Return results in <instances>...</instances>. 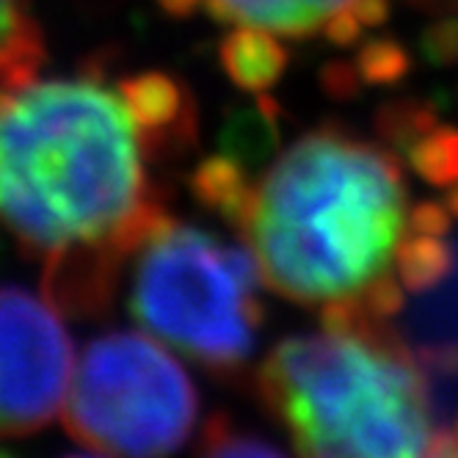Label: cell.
<instances>
[{"mask_svg": "<svg viewBox=\"0 0 458 458\" xmlns=\"http://www.w3.org/2000/svg\"><path fill=\"white\" fill-rule=\"evenodd\" d=\"M196 414L193 381L147 332L94 337L61 409L67 434L108 458H169L188 442Z\"/></svg>", "mask_w": 458, "mask_h": 458, "instance_id": "5b68a950", "label": "cell"}, {"mask_svg": "<svg viewBox=\"0 0 458 458\" xmlns=\"http://www.w3.org/2000/svg\"><path fill=\"white\" fill-rule=\"evenodd\" d=\"M75 458H86V455H75Z\"/></svg>", "mask_w": 458, "mask_h": 458, "instance_id": "7c38bea8", "label": "cell"}, {"mask_svg": "<svg viewBox=\"0 0 458 458\" xmlns=\"http://www.w3.org/2000/svg\"><path fill=\"white\" fill-rule=\"evenodd\" d=\"M193 127L174 78L34 75L0 91V229L67 315L100 312L166 216L155 172Z\"/></svg>", "mask_w": 458, "mask_h": 458, "instance_id": "6da1fadb", "label": "cell"}, {"mask_svg": "<svg viewBox=\"0 0 458 458\" xmlns=\"http://www.w3.org/2000/svg\"><path fill=\"white\" fill-rule=\"evenodd\" d=\"M453 4H458V0H453Z\"/></svg>", "mask_w": 458, "mask_h": 458, "instance_id": "4fadbf2b", "label": "cell"}, {"mask_svg": "<svg viewBox=\"0 0 458 458\" xmlns=\"http://www.w3.org/2000/svg\"><path fill=\"white\" fill-rule=\"evenodd\" d=\"M130 266V312L147 335L216 376L249 362L263 323V276L241 241L226 243L166 213Z\"/></svg>", "mask_w": 458, "mask_h": 458, "instance_id": "277c9868", "label": "cell"}, {"mask_svg": "<svg viewBox=\"0 0 458 458\" xmlns=\"http://www.w3.org/2000/svg\"><path fill=\"white\" fill-rule=\"evenodd\" d=\"M196 458H287L276 445L254 431L241 428L224 414L210 417L205 425Z\"/></svg>", "mask_w": 458, "mask_h": 458, "instance_id": "30bf717a", "label": "cell"}, {"mask_svg": "<svg viewBox=\"0 0 458 458\" xmlns=\"http://www.w3.org/2000/svg\"><path fill=\"white\" fill-rule=\"evenodd\" d=\"M224 64L246 89L268 86L274 78H279L284 67V50L279 39L263 37V34H246V30H233L224 45Z\"/></svg>", "mask_w": 458, "mask_h": 458, "instance_id": "9c48e42d", "label": "cell"}, {"mask_svg": "<svg viewBox=\"0 0 458 458\" xmlns=\"http://www.w3.org/2000/svg\"><path fill=\"white\" fill-rule=\"evenodd\" d=\"M422 458H458V417L450 422V428L434 437L431 447L422 453Z\"/></svg>", "mask_w": 458, "mask_h": 458, "instance_id": "8fae6325", "label": "cell"}, {"mask_svg": "<svg viewBox=\"0 0 458 458\" xmlns=\"http://www.w3.org/2000/svg\"><path fill=\"white\" fill-rule=\"evenodd\" d=\"M61 310L17 284H0V437L37 434L61 414L75 348Z\"/></svg>", "mask_w": 458, "mask_h": 458, "instance_id": "8992f818", "label": "cell"}, {"mask_svg": "<svg viewBox=\"0 0 458 458\" xmlns=\"http://www.w3.org/2000/svg\"><path fill=\"white\" fill-rule=\"evenodd\" d=\"M45 42L30 0H0V91L39 75Z\"/></svg>", "mask_w": 458, "mask_h": 458, "instance_id": "ba28073f", "label": "cell"}, {"mask_svg": "<svg viewBox=\"0 0 458 458\" xmlns=\"http://www.w3.org/2000/svg\"><path fill=\"white\" fill-rule=\"evenodd\" d=\"M257 389L299 458H422L434 442L428 368L389 320H320L284 337Z\"/></svg>", "mask_w": 458, "mask_h": 458, "instance_id": "3957f363", "label": "cell"}, {"mask_svg": "<svg viewBox=\"0 0 458 458\" xmlns=\"http://www.w3.org/2000/svg\"><path fill=\"white\" fill-rule=\"evenodd\" d=\"M193 188L233 221L263 284L320 320H392L447 274V213L414 199L395 152L351 130H307L254 174L210 160Z\"/></svg>", "mask_w": 458, "mask_h": 458, "instance_id": "7a4b0ae2", "label": "cell"}, {"mask_svg": "<svg viewBox=\"0 0 458 458\" xmlns=\"http://www.w3.org/2000/svg\"><path fill=\"white\" fill-rule=\"evenodd\" d=\"M229 30L271 39L351 42L386 12L384 0H188Z\"/></svg>", "mask_w": 458, "mask_h": 458, "instance_id": "52a82bcc", "label": "cell"}]
</instances>
